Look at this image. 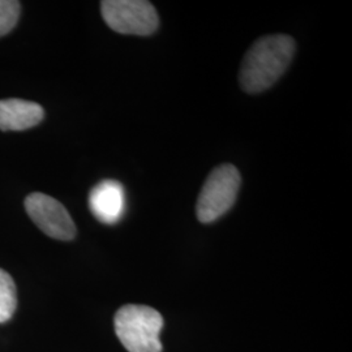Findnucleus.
Here are the masks:
<instances>
[{
  "label": "nucleus",
  "mask_w": 352,
  "mask_h": 352,
  "mask_svg": "<svg viewBox=\"0 0 352 352\" xmlns=\"http://www.w3.org/2000/svg\"><path fill=\"white\" fill-rule=\"evenodd\" d=\"M295 51V41L286 34L257 39L240 65L241 89L250 94H257L272 88L287 71Z\"/></svg>",
  "instance_id": "f257e3e1"
},
{
  "label": "nucleus",
  "mask_w": 352,
  "mask_h": 352,
  "mask_svg": "<svg viewBox=\"0 0 352 352\" xmlns=\"http://www.w3.org/2000/svg\"><path fill=\"white\" fill-rule=\"evenodd\" d=\"M115 333L128 352H162L164 318L148 305L128 304L115 315Z\"/></svg>",
  "instance_id": "f03ea898"
},
{
  "label": "nucleus",
  "mask_w": 352,
  "mask_h": 352,
  "mask_svg": "<svg viewBox=\"0 0 352 352\" xmlns=\"http://www.w3.org/2000/svg\"><path fill=\"white\" fill-rule=\"evenodd\" d=\"M241 177L234 164H221L209 174L202 186L196 214L201 223H212L234 206L239 193Z\"/></svg>",
  "instance_id": "7ed1b4c3"
},
{
  "label": "nucleus",
  "mask_w": 352,
  "mask_h": 352,
  "mask_svg": "<svg viewBox=\"0 0 352 352\" xmlns=\"http://www.w3.org/2000/svg\"><path fill=\"white\" fill-rule=\"evenodd\" d=\"M102 17L113 32L132 36H151L160 25L153 4L145 0H104Z\"/></svg>",
  "instance_id": "20e7f679"
},
{
  "label": "nucleus",
  "mask_w": 352,
  "mask_h": 352,
  "mask_svg": "<svg viewBox=\"0 0 352 352\" xmlns=\"http://www.w3.org/2000/svg\"><path fill=\"white\" fill-rule=\"evenodd\" d=\"M26 213L30 219L52 239L72 240L76 236L74 219L63 204L45 193H32L26 197Z\"/></svg>",
  "instance_id": "39448f33"
},
{
  "label": "nucleus",
  "mask_w": 352,
  "mask_h": 352,
  "mask_svg": "<svg viewBox=\"0 0 352 352\" xmlns=\"http://www.w3.org/2000/svg\"><path fill=\"white\" fill-rule=\"evenodd\" d=\"M89 208L104 225L118 223L126 212V192L115 180H103L90 190Z\"/></svg>",
  "instance_id": "423d86ee"
},
{
  "label": "nucleus",
  "mask_w": 352,
  "mask_h": 352,
  "mask_svg": "<svg viewBox=\"0 0 352 352\" xmlns=\"http://www.w3.org/2000/svg\"><path fill=\"white\" fill-rule=\"evenodd\" d=\"M43 116V107L36 102L16 98L0 101L1 131H25L39 124Z\"/></svg>",
  "instance_id": "0eeeda50"
},
{
  "label": "nucleus",
  "mask_w": 352,
  "mask_h": 352,
  "mask_svg": "<svg viewBox=\"0 0 352 352\" xmlns=\"http://www.w3.org/2000/svg\"><path fill=\"white\" fill-rule=\"evenodd\" d=\"M17 307V292L12 277L0 269V324L11 320Z\"/></svg>",
  "instance_id": "6e6552de"
},
{
  "label": "nucleus",
  "mask_w": 352,
  "mask_h": 352,
  "mask_svg": "<svg viewBox=\"0 0 352 352\" xmlns=\"http://www.w3.org/2000/svg\"><path fill=\"white\" fill-rule=\"evenodd\" d=\"M21 6L16 0H0V37L8 34L17 24Z\"/></svg>",
  "instance_id": "1a4fd4ad"
}]
</instances>
